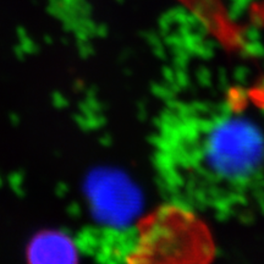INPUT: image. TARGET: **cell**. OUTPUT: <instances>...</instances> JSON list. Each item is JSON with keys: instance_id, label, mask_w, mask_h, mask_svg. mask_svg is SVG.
Instances as JSON below:
<instances>
[{"instance_id": "6da1fadb", "label": "cell", "mask_w": 264, "mask_h": 264, "mask_svg": "<svg viewBox=\"0 0 264 264\" xmlns=\"http://www.w3.org/2000/svg\"><path fill=\"white\" fill-rule=\"evenodd\" d=\"M154 159L161 188L183 208L227 217L264 204V132L234 109L174 108L158 130Z\"/></svg>"}, {"instance_id": "7a4b0ae2", "label": "cell", "mask_w": 264, "mask_h": 264, "mask_svg": "<svg viewBox=\"0 0 264 264\" xmlns=\"http://www.w3.org/2000/svg\"><path fill=\"white\" fill-rule=\"evenodd\" d=\"M28 259L41 263L76 262V248L70 237L60 231H44L28 246Z\"/></svg>"}, {"instance_id": "3957f363", "label": "cell", "mask_w": 264, "mask_h": 264, "mask_svg": "<svg viewBox=\"0 0 264 264\" xmlns=\"http://www.w3.org/2000/svg\"><path fill=\"white\" fill-rule=\"evenodd\" d=\"M249 98L257 108L264 110V80L256 87L252 88L249 92Z\"/></svg>"}, {"instance_id": "277c9868", "label": "cell", "mask_w": 264, "mask_h": 264, "mask_svg": "<svg viewBox=\"0 0 264 264\" xmlns=\"http://www.w3.org/2000/svg\"><path fill=\"white\" fill-rule=\"evenodd\" d=\"M10 186L17 195H22V182H23V176L20 173H14L9 177Z\"/></svg>"}, {"instance_id": "5b68a950", "label": "cell", "mask_w": 264, "mask_h": 264, "mask_svg": "<svg viewBox=\"0 0 264 264\" xmlns=\"http://www.w3.org/2000/svg\"><path fill=\"white\" fill-rule=\"evenodd\" d=\"M10 120H11V121H15V122H14V124H15V125H16V124H17V122H16V121H19V120H20V117H19V116H17V115L12 114V115H11V117H10Z\"/></svg>"}, {"instance_id": "8992f818", "label": "cell", "mask_w": 264, "mask_h": 264, "mask_svg": "<svg viewBox=\"0 0 264 264\" xmlns=\"http://www.w3.org/2000/svg\"><path fill=\"white\" fill-rule=\"evenodd\" d=\"M0 185H1V177H0Z\"/></svg>"}]
</instances>
